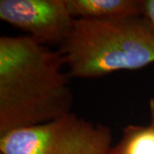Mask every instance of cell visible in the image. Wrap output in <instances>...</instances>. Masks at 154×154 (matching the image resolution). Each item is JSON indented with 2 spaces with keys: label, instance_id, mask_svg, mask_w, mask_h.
Segmentation results:
<instances>
[{
  "label": "cell",
  "instance_id": "1",
  "mask_svg": "<svg viewBox=\"0 0 154 154\" xmlns=\"http://www.w3.org/2000/svg\"><path fill=\"white\" fill-rule=\"evenodd\" d=\"M60 52L28 35L0 37V135L71 112Z\"/></svg>",
  "mask_w": 154,
  "mask_h": 154
},
{
  "label": "cell",
  "instance_id": "2",
  "mask_svg": "<svg viewBox=\"0 0 154 154\" xmlns=\"http://www.w3.org/2000/svg\"><path fill=\"white\" fill-rule=\"evenodd\" d=\"M68 75L94 79L154 63V28L142 17L75 19L58 46Z\"/></svg>",
  "mask_w": 154,
  "mask_h": 154
},
{
  "label": "cell",
  "instance_id": "3",
  "mask_svg": "<svg viewBox=\"0 0 154 154\" xmlns=\"http://www.w3.org/2000/svg\"><path fill=\"white\" fill-rule=\"evenodd\" d=\"M112 132L69 112L0 135V154H108Z\"/></svg>",
  "mask_w": 154,
  "mask_h": 154
},
{
  "label": "cell",
  "instance_id": "4",
  "mask_svg": "<svg viewBox=\"0 0 154 154\" xmlns=\"http://www.w3.org/2000/svg\"><path fill=\"white\" fill-rule=\"evenodd\" d=\"M0 19L41 44L58 46L75 20L66 0H1Z\"/></svg>",
  "mask_w": 154,
  "mask_h": 154
},
{
  "label": "cell",
  "instance_id": "5",
  "mask_svg": "<svg viewBox=\"0 0 154 154\" xmlns=\"http://www.w3.org/2000/svg\"><path fill=\"white\" fill-rule=\"evenodd\" d=\"M75 19L113 20L141 17L142 0H66Z\"/></svg>",
  "mask_w": 154,
  "mask_h": 154
},
{
  "label": "cell",
  "instance_id": "6",
  "mask_svg": "<svg viewBox=\"0 0 154 154\" xmlns=\"http://www.w3.org/2000/svg\"><path fill=\"white\" fill-rule=\"evenodd\" d=\"M118 145L126 154H154V128L150 125L126 126Z\"/></svg>",
  "mask_w": 154,
  "mask_h": 154
},
{
  "label": "cell",
  "instance_id": "7",
  "mask_svg": "<svg viewBox=\"0 0 154 154\" xmlns=\"http://www.w3.org/2000/svg\"><path fill=\"white\" fill-rule=\"evenodd\" d=\"M141 17L154 28V0H142Z\"/></svg>",
  "mask_w": 154,
  "mask_h": 154
},
{
  "label": "cell",
  "instance_id": "8",
  "mask_svg": "<svg viewBox=\"0 0 154 154\" xmlns=\"http://www.w3.org/2000/svg\"><path fill=\"white\" fill-rule=\"evenodd\" d=\"M149 109H150V116H151V123L149 125L154 128V99H150Z\"/></svg>",
  "mask_w": 154,
  "mask_h": 154
},
{
  "label": "cell",
  "instance_id": "9",
  "mask_svg": "<svg viewBox=\"0 0 154 154\" xmlns=\"http://www.w3.org/2000/svg\"><path fill=\"white\" fill-rule=\"evenodd\" d=\"M108 154H126V153L122 151V149L120 147V146L117 144L116 146L111 147V149L110 150V152H109V153Z\"/></svg>",
  "mask_w": 154,
  "mask_h": 154
}]
</instances>
